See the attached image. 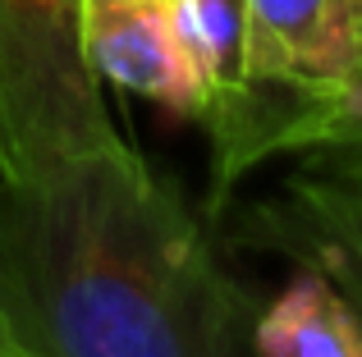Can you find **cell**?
<instances>
[{
  "label": "cell",
  "mask_w": 362,
  "mask_h": 357,
  "mask_svg": "<svg viewBox=\"0 0 362 357\" xmlns=\"http://www.w3.org/2000/svg\"><path fill=\"white\" fill-rule=\"evenodd\" d=\"M354 330L335 289L312 270H298L293 284L257 312L252 344L257 357H349Z\"/></svg>",
  "instance_id": "obj_6"
},
{
  "label": "cell",
  "mask_w": 362,
  "mask_h": 357,
  "mask_svg": "<svg viewBox=\"0 0 362 357\" xmlns=\"http://www.w3.org/2000/svg\"><path fill=\"white\" fill-rule=\"evenodd\" d=\"M362 87V0H243L239 92L211 128V215L247 170L312 152Z\"/></svg>",
  "instance_id": "obj_2"
},
{
  "label": "cell",
  "mask_w": 362,
  "mask_h": 357,
  "mask_svg": "<svg viewBox=\"0 0 362 357\" xmlns=\"http://www.w3.org/2000/svg\"><path fill=\"white\" fill-rule=\"evenodd\" d=\"M175 5H179V0H175Z\"/></svg>",
  "instance_id": "obj_10"
},
{
  "label": "cell",
  "mask_w": 362,
  "mask_h": 357,
  "mask_svg": "<svg viewBox=\"0 0 362 357\" xmlns=\"http://www.w3.org/2000/svg\"><path fill=\"white\" fill-rule=\"evenodd\" d=\"M115 147L83 0H0V183H37Z\"/></svg>",
  "instance_id": "obj_3"
},
{
  "label": "cell",
  "mask_w": 362,
  "mask_h": 357,
  "mask_svg": "<svg viewBox=\"0 0 362 357\" xmlns=\"http://www.w3.org/2000/svg\"><path fill=\"white\" fill-rule=\"evenodd\" d=\"M358 325V321H354ZM349 357H362V330H354V344H349Z\"/></svg>",
  "instance_id": "obj_9"
},
{
  "label": "cell",
  "mask_w": 362,
  "mask_h": 357,
  "mask_svg": "<svg viewBox=\"0 0 362 357\" xmlns=\"http://www.w3.org/2000/svg\"><path fill=\"white\" fill-rule=\"evenodd\" d=\"M83 51L101 87L110 83L179 119H202L206 92L175 0H83Z\"/></svg>",
  "instance_id": "obj_5"
},
{
  "label": "cell",
  "mask_w": 362,
  "mask_h": 357,
  "mask_svg": "<svg viewBox=\"0 0 362 357\" xmlns=\"http://www.w3.org/2000/svg\"><path fill=\"white\" fill-rule=\"evenodd\" d=\"M0 357H28V349L14 339V334H9V325H5V321H0Z\"/></svg>",
  "instance_id": "obj_8"
},
{
  "label": "cell",
  "mask_w": 362,
  "mask_h": 357,
  "mask_svg": "<svg viewBox=\"0 0 362 357\" xmlns=\"http://www.w3.org/2000/svg\"><path fill=\"white\" fill-rule=\"evenodd\" d=\"M230 243L321 275L362 330V161L326 156V165L289 174L243 206Z\"/></svg>",
  "instance_id": "obj_4"
},
{
  "label": "cell",
  "mask_w": 362,
  "mask_h": 357,
  "mask_svg": "<svg viewBox=\"0 0 362 357\" xmlns=\"http://www.w3.org/2000/svg\"><path fill=\"white\" fill-rule=\"evenodd\" d=\"M257 312L138 147L0 183V321L28 357H257Z\"/></svg>",
  "instance_id": "obj_1"
},
{
  "label": "cell",
  "mask_w": 362,
  "mask_h": 357,
  "mask_svg": "<svg viewBox=\"0 0 362 357\" xmlns=\"http://www.w3.org/2000/svg\"><path fill=\"white\" fill-rule=\"evenodd\" d=\"M179 28L197 60L206 92L202 124L211 133L234 106L239 92V42H243V0H179Z\"/></svg>",
  "instance_id": "obj_7"
}]
</instances>
